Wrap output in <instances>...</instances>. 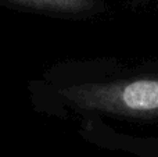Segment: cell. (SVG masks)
Wrapping results in <instances>:
<instances>
[{
    "instance_id": "cell-1",
    "label": "cell",
    "mask_w": 158,
    "mask_h": 157,
    "mask_svg": "<svg viewBox=\"0 0 158 157\" xmlns=\"http://www.w3.org/2000/svg\"><path fill=\"white\" fill-rule=\"evenodd\" d=\"M28 93L33 108L49 117L158 124V61L67 60L31 81Z\"/></svg>"
},
{
    "instance_id": "cell-2",
    "label": "cell",
    "mask_w": 158,
    "mask_h": 157,
    "mask_svg": "<svg viewBox=\"0 0 158 157\" xmlns=\"http://www.w3.org/2000/svg\"><path fill=\"white\" fill-rule=\"evenodd\" d=\"M13 7L65 18H90L106 10L104 0H0Z\"/></svg>"
}]
</instances>
